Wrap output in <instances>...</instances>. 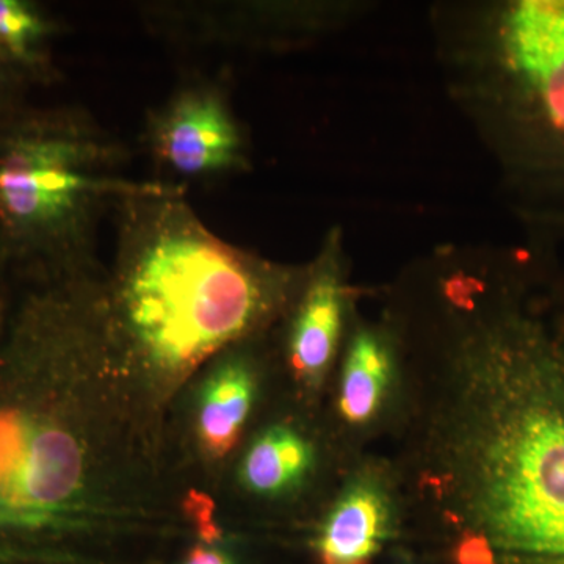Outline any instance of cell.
Returning <instances> with one entry per match:
<instances>
[{"label":"cell","instance_id":"cell-1","mask_svg":"<svg viewBox=\"0 0 564 564\" xmlns=\"http://www.w3.org/2000/svg\"><path fill=\"white\" fill-rule=\"evenodd\" d=\"M121 307L155 369L188 373L269 313L276 274L163 191L137 196L122 236Z\"/></svg>","mask_w":564,"mask_h":564},{"label":"cell","instance_id":"cell-2","mask_svg":"<svg viewBox=\"0 0 564 564\" xmlns=\"http://www.w3.org/2000/svg\"><path fill=\"white\" fill-rule=\"evenodd\" d=\"M469 348L499 383L478 464L486 538L564 564V347L540 322L505 315L475 329Z\"/></svg>","mask_w":564,"mask_h":564},{"label":"cell","instance_id":"cell-3","mask_svg":"<svg viewBox=\"0 0 564 564\" xmlns=\"http://www.w3.org/2000/svg\"><path fill=\"white\" fill-rule=\"evenodd\" d=\"M452 96L505 170L564 173V0L441 7Z\"/></svg>","mask_w":564,"mask_h":564},{"label":"cell","instance_id":"cell-4","mask_svg":"<svg viewBox=\"0 0 564 564\" xmlns=\"http://www.w3.org/2000/svg\"><path fill=\"white\" fill-rule=\"evenodd\" d=\"M82 492L76 440L21 411H0V529H62L74 521Z\"/></svg>","mask_w":564,"mask_h":564},{"label":"cell","instance_id":"cell-5","mask_svg":"<svg viewBox=\"0 0 564 564\" xmlns=\"http://www.w3.org/2000/svg\"><path fill=\"white\" fill-rule=\"evenodd\" d=\"M70 139L21 140L0 161V206L24 226H54L73 220L101 193L143 195V187L95 174V154Z\"/></svg>","mask_w":564,"mask_h":564},{"label":"cell","instance_id":"cell-6","mask_svg":"<svg viewBox=\"0 0 564 564\" xmlns=\"http://www.w3.org/2000/svg\"><path fill=\"white\" fill-rule=\"evenodd\" d=\"M151 148L172 172L187 177L234 172L245 161L242 132L217 91L187 88L151 122Z\"/></svg>","mask_w":564,"mask_h":564},{"label":"cell","instance_id":"cell-7","mask_svg":"<svg viewBox=\"0 0 564 564\" xmlns=\"http://www.w3.org/2000/svg\"><path fill=\"white\" fill-rule=\"evenodd\" d=\"M340 234L323 243L313 278L293 321L291 362L300 380L317 383L332 362L343 332L345 289Z\"/></svg>","mask_w":564,"mask_h":564},{"label":"cell","instance_id":"cell-8","mask_svg":"<svg viewBox=\"0 0 564 564\" xmlns=\"http://www.w3.org/2000/svg\"><path fill=\"white\" fill-rule=\"evenodd\" d=\"M384 494L358 485L345 494L323 524L315 552L322 564H370L388 532Z\"/></svg>","mask_w":564,"mask_h":564},{"label":"cell","instance_id":"cell-9","mask_svg":"<svg viewBox=\"0 0 564 564\" xmlns=\"http://www.w3.org/2000/svg\"><path fill=\"white\" fill-rule=\"evenodd\" d=\"M254 397V380L242 362L223 364L207 380L199 402L198 433L212 456L228 454L239 440Z\"/></svg>","mask_w":564,"mask_h":564},{"label":"cell","instance_id":"cell-10","mask_svg":"<svg viewBox=\"0 0 564 564\" xmlns=\"http://www.w3.org/2000/svg\"><path fill=\"white\" fill-rule=\"evenodd\" d=\"M313 452L300 434L274 426L251 445L242 464V480L252 492L276 496L303 480Z\"/></svg>","mask_w":564,"mask_h":564},{"label":"cell","instance_id":"cell-11","mask_svg":"<svg viewBox=\"0 0 564 564\" xmlns=\"http://www.w3.org/2000/svg\"><path fill=\"white\" fill-rule=\"evenodd\" d=\"M391 377L388 345L369 329L352 337L345 361L340 410L348 422L369 421L383 400Z\"/></svg>","mask_w":564,"mask_h":564},{"label":"cell","instance_id":"cell-12","mask_svg":"<svg viewBox=\"0 0 564 564\" xmlns=\"http://www.w3.org/2000/svg\"><path fill=\"white\" fill-rule=\"evenodd\" d=\"M43 31L36 14L24 3L0 0V43L14 54H24Z\"/></svg>","mask_w":564,"mask_h":564},{"label":"cell","instance_id":"cell-13","mask_svg":"<svg viewBox=\"0 0 564 564\" xmlns=\"http://www.w3.org/2000/svg\"><path fill=\"white\" fill-rule=\"evenodd\" d=\"M455 562L456 564H496L491 541L486 538V534H466L456 547Z\"/></svg>","mask_w":564,"mask_h":564},{"label":"cell","instance_id":"cell-14","mask_svg":"<svg viewBox=\"0 0 564 564\" xmlns=\"http://www.w3.org/2000/svg\"><path fill=\"white\" fill-rule=\"evenodd\" d=\"M177 564H240L228 551L215 544V541H206L203 544H195L182 555Z\"/></svg>","mask_w":564,"mask_h":564}]
</instances>
